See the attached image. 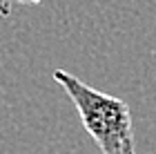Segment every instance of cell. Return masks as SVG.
Here are the masks:
<instances>
[{
  "label": "cell",
  "instance_id": "cell-2",
  "mask_svg": "<svg viewBox=\"0 0 156 154\" xmlns=\"http://www.w3.org/2000/svg\"><path fill=\"white\" fill-rule=\"evenodd\" d=\"M40 0H0V16L7 18L11 13L13 5H38Z\"/></svg>",
  "mask_w": 156,
  "mask_h": 154
},
{
  "label": "cell",
  "instance_id": "cell-1",
  "mask_svg": "<svg viewBox=\"0 0 156 154\" xmlns=\"http://www.w3.org/2000/svg\"><path fill=\"white\" fill-rule=\"evenodd\" d=\"M54 81L72 98L98 154H136L132 112L123 98L98 92L65 69H56Z\"/></svg>",
  "mask_w": 156,
  "mask_h": 154
}]
</instances>
